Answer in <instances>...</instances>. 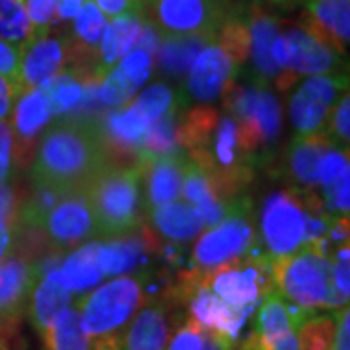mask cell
<instances>
[{"label":"cell","mask_w":350,"mask_h":350,"mask_svg":"<svg viewBox=\"0 0 350 350\" xmlns=\"http://www.w3.org/2000/svg\"><path fill=\"white\" fill-rule=\"evenodd\" d=\"M179 144L208 179L220 200H234L253 177L257 160L243 150L238 123L232 115L200 105L181 117Z\"/></svg>","instance_id":"6da1fadb"},{"label":"cell","mask_w":350,"mask_h":350,"mask_svg":"<svg viewBox=\"0 0 350 350\" xmlns=\"http://www.w3.org/2000/svg\"><path fill=\"white\" fill-rule=\"evenodd\" d=\"M109 162L100 119L68 115L41 140L33 179L39 187L61 193L84 191Z\"/></svg>","instance_id":"7a4b0ae2"},{"label":"cell","mask_w":350,"mask_h":350,"mask_svg":"<svg viewBox=\"0 0 350 350\" xmlns=\"http://www.w3.org/2000/svg\"><path fill=\"white\" fill-rule=\"evenodd\" d=\"M142 175L135 163L109 162L84 189L98 238H121L142 228Z\"/></svg>","instance_id":"3957f363"},{"label":"cell","mask_w":350,"mask_h":350,"mask_svg":"<svg viewBox=\"0 0 350 350\" xmlns=\"http://www.w3.org/2000/svg\"><path fill=\"white\" fill-rule=\"evenodd\" d=\"M271 278L276 294L300 310H340L349 306V301L342 300L333 288L329 257L317 253L310 245H304L296 253L284 257H273Z\"/></svg>","instance_id":"277c9868"},{"label":"cell","mask_w":350,"mask_h":350,"mask_svg":"<svg viewBox=\"0 0 350 350\" xmlns=\"http://www.w3.org/2000/svg\"><path fill=\"white\" fill-rule=\"evenodd\" d=\"M226 109L236 119L243 150L257 162L271 150L280 133V105L267 86H241L230 80L222 90Z\"/></svg>","instance_id":"5b68a950"},{"label":"cell","mask_w":350,"mask_h":350,"mask_svg":"<svg viewBox=\"0 0 350 350\" xmlns=\"http://www.w3.org/2000/svg\"><path fill=\"white\" fill-rule=\"evenodd\" d=\"M146 276H119L78 301L82 329L90 338L119 335L144 301Z\"/></svg>","instance_id":"8992f818"},{"label":"cell","mask_w":350,"mask_h":350,"mask_svg":"<svg viewBox=\"0 0 350 350\" xmlns=\"http://www.w3.org/2000/svg\"><path fill=\"white\" fill-rule=\"evenodd\" d=\"M232 8L228 0H142L140 14L160 38L214 41Z\"/></svg>","instance_id":"52a82bcc"},{"label":"cell","mask_w":350,"mask_h":350,"mask_svg":"<svg viewBox=\"0 0 350 350\" xmlns=\"http://www.w3.org/2000/svg\"><path fill=\"white\" fill-rule=\"evenodd\" d=\"M200 282L202 286L211 288L228 306L251 312L269 292H273L271 259L267 253L250 251L236 261L226 262L206 275H200Z\"/></svg>","instance_id":"ba28073f"},{"label":"cell","mask_w":350,"mask_h":350,"mask_svg":"<svg viewBox=\"0 0 350 350\" xmlns=\"http://www.w3.org/2000/svg\"><path fill=\"white\" fill-rule=\"evenodd\" d=\"M251 202L243 197L232 200L230 213L213 228H208L195 245L193 265L200 275H206L226 262L247 255L255 245L250 220Z\"/></svg>","instance_id":"9c48e42d"},{"label":"cell","mask_w":350,"mask_h":350,"mask_svg":"<svg viewBox=\"0 0 350 350\" xmlns=\"http://www.w3.org/2000/svg\"><path fill=\"white\" fill-rule=\"evenodd\" d=\"M273 59L280 70L278 88L284 90L301 75H331L342 68V55L313 38L304 27L278 33L273 43Z\"/></svg>","instance_id":"30bf717a"},{"label":"cell","mask_w":350,"mask_h":350,"mask_svg":"<svg viewBox=\"0 0 350 350\" xmlns=\"http://www.w3.org/2000/svg\"><path fill=\"white\" fill-rule=\"evenodd\" d=\"M308 216L310 208L301 199L300 191H278L265 200L261 232L271 259L296 253L306 245Z\"/></svg>","instance_id":"8fae6325"},{"label":"cell","mask_w":350,"mask_h":350,"mask_svg":"<svg viewBox=\"0 0 350 350\" xmlns=\"http://www.w3.org/2000/svg\"><path fill=\"white\" fill-rule=\"evenodd\" d=\"M349 92V75H317L306 80L290 101V117L298 135L321 131L329 113Z\"/></svg>","instance_id":"7c38bea8"},{"label":"cell","mask_w":350,"mask_h":350,"mask_svg":"<svg viewBox=\"0 0 350 350\" xmlns=\"http://www.w3.org/2000/svg\"><path fill=\"white\" fill-rule=\"evenodd\" d=\"M38 232L45 236L57 253H63L82 241L96 238V222L84 191L64 193L45 214Z\"/></svg>","instance_id":"4fadbf2b"},{"label":"cell","mask_w":350,"mask_h":350,"mask_svg":"<svg viewBox=\"0 0 350 350\" xmlns=\"http://www.w3.org/2000/svg\"><path fill=\"white\" fill-rule=\"evenodd\" d=\"M41 275L39 262L29 257L8 255L0 262V327L16 331L24 306Z\"/></svg>","instance_id":"5bb4252c"},{"label":"cell","mask_w":350,"mask_h":350,"mask_svg":"<svg viewBox=\"0 0 350 350\" xmlns=\"http://www.w3.org/2000/svg\"><path fill=\"white\" fill-rule=\"evenodd\" d=\"M238 64L216 41L206 43L191 64L187 78L189 94L195 100L208 103L222 96L224 86L234 80Z\"/></svg>","instance_id":"9a60e30c"},{"label":"cell","mask_w":350,"mask_h":350,"mask_svg":"<svg viewBox=\"0 0 350 350\" xmlns=\"http://www.w3.org/2000/svg\"><path fill=\"white\" fill-rule=\"evenodd\" d=\"M300 27L345 57L349 49L350 0H306Z\"/></svg>","instance_id":"2e32d148"},{"label":"cell","mask_w":350,"mask_h":350,"mask_svg":"<svg viewBox=\"0 0 350 350\" xmlns=\"http://www.w3.org/2000/svg\"><path fill=\"white\" fill-rule=\"evenodd\" d=\"M66 61V41L49 33L33 36L20 47V86L22 92L43 86Z\"/></svg>","instance_id":"e0dca14e"},{"label":"cell","mask_w":350,"mask_h":350,"mask_svg":"<svg viewBox=\"0 0 350 350\" xmlns=\"http://www.w3.org/2000/svg\"><path fill=\"white\" fill-rule=\"evenodd\" d=\"M39 267L41 275L29 294V317L39 335H43L47 327L55 321V317L70 306L72 292H68L61 282L55 259L39 261Z\"/></svg>","instance_id":"ac0fdd59"},{"label":"cell","mask_w":350,"mask_h":350,"mask_svg":"<svg viewBox=\"0 0 350 350\" xmlns=\"http://www.w3.org/2000/svg\"><path fill=\"white\" fill-rule=\"evenodd\" d=\"M185 165L187 154L179 150L138 167L140 175L146 177V213L181 197Z\"/></svg>","instance_id":"d6986e66"},{"label":"cell","mask_w":350,"mask_h":350,"mask_svg":"<svg viewBox=\"0 0 350 350\" xmlns=\"http://www.w3.org/2000/svg\"><path fill=\"white\" fill-rule=\"evenodd\" d=\"M158 239L148 232V228H142V234H129L121 238H113L107 243H100L98 250V262L101 273L105 276H121L138 271L146 257L156 250Z\"/></svg>","instance_id":"ffe728a7"},{"label":"cell","mask_w":350,"mask_h":350,"mask_svg":"<svg viewBox=\"0 0 350 350\" xmlns=\"http://www.w3.org/2000/svg\"><path fill=\"white\" fill-rule=\"evenodd\" d=\"M245 24L250 33V57L253 64V78L257 84L267 86L271 78L278 75V66L273 59V43L278 38V20L275 16L251 6L245 12Z\"/></svg>","instance_id":"44dd1931"},{"label":"cell","mask_w":350,"mask_h":350,"mask_svg":"<svg viewBox=\"0 0 350 350\" xmlns=\"http://www.w3.org/2000/svg\"><path fill=\"white\" fill-rule=\"evenodd\" d=\"M187 306L189 317L195 319L202 329L218 331L234 340L238 338L241 327L245 325V319L251 313L247 310H238V308L228 306L206 286L197 288L187 300Z\"/></svg>","instance_id":"7402d4cb"},{"label":"cell","mask_w":350,"mask_h":350,"mask_svg":"<svg viewBox=\"0 0 350 350\" xmlns=\"http://www.w3.org/2000/svg\"><path fill=\"white\" fill-rule=\"evenodd\" d=\"M170 338V304L152 300L144 306L121 335L123 350H165Z\"/></svg>","instance_id":"603a6c76"},{"label":"cell","mask_w":350,"mask_h":350,"mask_svg":"<svg viewBox=\"0 0 350 350\" xmlns=\"http://www.w3.org/2000/svg\"><path fill=\"white\" fill-rule=\"evenodd\" d=\"M185 100L177 101L167 111L160 115L140 138L135 154V165L142 167L156 158L170 156L181 150L179 144V125H181V107Z\"/></svg>","instance_id":"cb8c5ba5"},{"label":"cell","mask_w":350,"mask_h":350,"mask_svg":"<svg viewBox=\"0 0 350 350\" xmlns=\"http://www.w3.org/2000/svg\"><path fill=\"white\" fill-rule=\"evenodd\" d=\"M333 146L323 131L312 135H296L286 152V170L290 179L306 191L317 187V165L327 148Z\"/></svg>","instance_id":"d4e9b609"},{"label":"cell","mask_w":350,"mask_h":350,"mask_svg":"<svg viewBox=\"0 0 350 350\" xmlns=\"http://www.w3.org/2000/svg\"><path fill=\"white\" fill-rule=\"evenodd\" d=\"M140 27H142V14L140 12L117 16V18H113L111 24L105 25L100 41V49H98L100 80H103V76L137 45Z\"/></svg>","instance_id":"484cf974"},{"label":"cell","mask_w":350,"mask_h":350,"mask_svg":"<svg viewBox=\"0 0 350 350\" xmlns=\"http://www.w3.org/2000/svg\"><path fill=\"white\" fill-rule=\"evenodd\" d=\"M154 228L163 238L185 243L206 228L200 213L189 202H167L148 213Z\"/></svg>","instance_id":"4316f807"},{"label":"cell","mask_w":350,"mask_h":350,"mask_svg":"<svg viewBox=\"0 0 350 350\" xmlns=\"http://www.w3.org/2000/svg\"><path fill=\"white\" fill-rule=\"evenodd\" d=\"M183 197L189 200V204H193L202 216L204 226L213 228L216 226L226 214L230 213L232 200L226 202L220 200L214 195L213 187L208 183V179L200 172L195 163L187 158V165H185V175H183V187H181Z\"/></svg>","instance_id":"83f0119b"},{"label":"cell","mask_w":350,"mask_h":350,"mask_svg":"<svg viewBox=\"0 0 350 350\" xmlns=\"http://www.w3.org/2000/svg\"><path fill=\"white\" fill-rule=\"evenodd\" d=\"M98 250H100V241H90L72 251L59 267L61 282L68 292L84 294L105 276L98 262Z\"/></svg>","instance_id":"f1b7e54d"},{"label":"cell","mask_w":350,"mask_h":350,"mask_svg":"<svg viewBox=\"0 0 350 350\" xmlns=\"http://www.w3.org/2000/svg\"><path fill=\"white\" fill-rule=\"evenodd\" d=\"M51 117L53 115H51L49 103L41 88L25 90L18 96L14 109V131L22 140L24 150L29 148L31 140L43 131V126L49 123Z\"/></svg>","instance_id":"f546056e"},{"label":"cell","mask_w":350,"mask_h":350,"mask_svg":"<svg viewBox=\"0 0 350 350\" xmlns=\"http://www.w3.org/2000/svg\"><path fill=\"white\" fill-rule=\"evenodd\" d=\"M337 319L335 313H313L298 310L294 315V333L300 350H333Z\"/></svg>","instance_id":"4dcf8cb0"},{"label":"cell","mask_w":350,"mask_h":350,"mask_svg":"<svg viewBox=\"0 0 350 350\" xmlns=\"http://www.w3.org/2000/svg\"><path fill=\"white\" fill-rule=\"evenodd\" d=\"M47 350H94V342L82 329L78 308H66L41 335Z\"/></svg>","instance_id":"1f68e13d"},{"label":"cell","mask_w":350,"mask_h":350,"mask_svg":"<svg viewBox=\"0 0 350 350\" xmlns=\"http://www.w3.org/2000/svg\"><path fill=\"white\" fill-rule=\"evenodd\" d=\"M86 84L90 82H86L75 68H68V70H59L39 88L45 92L51 115H64V113L72 111L80 103Z\"/></svg>","instance_id":"d6a6232c"},{"label":"cell","mask_w":350,"mask_h":350,"mask_svg":"<svg viewBox=\"0 0 350 350\" xmlns=\"http://www.w3.org/2000/svg\"><path fill=\"white\" fill-rule=\"evenodd\" d=\"M158 45V61L167 75L181 76L191 68L200 49L211 43L204 38H162Z\"/></svg>","instance_id":"836d02e7"},{"label":"cell","mask_w":350,"mask_h":350,"mask_svg":"<svg viewBox=\"0 0 350 350\" xmlns=\"http://www.w3.org/2000/svg\"><path fill=\"white\" fill-rule=\"evenodd\" d=\"M29 38H33V27L24 0H0V39L22 47Z\"/></svg>","instance_id":"e575fe53"},{"label":"cell","mask_w":350,"mask_h":350,"mask_svg":"<svg viewBox=\"0 0 350 350\" xmlns=\"http://www.w3.org/2000/svg\"><path fill=\"white\" fill-rule=\"evenodd\" d=\"M349 121H350V100L349 92L340 96L337 105L333 107V111L329 113L325 125H323V133H325L327 140L337 146V148H349Z\"/></svg>","instance_id":"d590c367"},{"label":"cell","mask_w":350,"mask_h":350,"mask_svg":"<svg viewBox=\"0 0 350 350\" xmlns=\"http://www.w3.org/2000/svg\"><path fill=\"white\" fill-rule=\"evenodd\" d=\"M181 100H183L181 94H177V92L170 90L163 84H154V86L146 88L135 100V103L150 117L152 121H156L160 115H163L172 105H175L177 101Z\"/></svg>","instance_id":"8d00e7d4"},{"label":"cell","mask_w":350,"mask_h":350,"mask_svg":"<svg viewBox=\"0 0 350 350\" xmlns=\"http://www.w3.org/2000/svg\"><path fill=\"white\" fill-rule=\"evenodd\" d=\"M115 68L125 76L131 86L138 90L152 72V55L144 49L129 51Z\"/></svg>","instance_id":"74e56055"},{"label":"cell","mask_w":350,"mask_h":350,"mask_svg":"<svg viewBox=\"0 0 350 350\" xmlns=\"http://www.w3.org/2000/svg\"><path fill=\"white\" fill-rule=\"evenodd\" d=\"M331 261V276H333V288L342 300L349 301L350 294V255L349 241L338 243L333 255L329 257Z\"/></svg>","instance_id":"f35d334b"},{"label":"cell","mask_w":350,"mask_h":350,"mask_svg":"<svg viewBox=\"0 0 350 350\" xmlns=\"http://www.w3.org/2000/svg\"><path fill=\"white\" fill-rule=\"evenodd\" d=\"M27 18L33 27V36H41L49 31L51 24L55 22V8L57 0H24Z\"/></svg>","instance_id":"ab89813d"},{"label":"cell","mask_w":350,"mask_h":350,"mask_svg":"<svg viewBox=\"0 0 350 350\" xmlns=\"http://www.w3.org/2000/svg\"><path fill=\"white\" fill-rule=\"evenodd\" d=\"M202 349V327L187 317V321L175 331L167 350H200Z\"/></svg>","instance_id":"60d3db41"},{"label":"cell","mask_w":350,"mask_h":350,"mask_svg":"<svg viewBox=\"0 0 350 350\" xmlns=\"http://www.w3.org/2000/svg\"><path fill=\"white\" fill-rule=\"evenodd\" d=\"M0 75L8 78L14 86L18 88V92L22 94V86H20V47H16L12 43H6L4 39H0Z\"/></svg>","instance_id":"b9f144b4"},{"label":"cell","mask_w":350,"mask_h":350,"mask_svg":"<svg viewBox=\"0 0 350 350\" xmlns=\"http://www.w3.org/2000/svg\"><path fill=\"white\" fill-rule=\"evenodd\" d=\"M12 146L14 133L12 125L6 121H0V185L6 181L12 165Z\"/></svg>","instance_id":"7bdbcfd3"},{"label":"cell","mask_w":350,"mask_h":350,"mask_svg":"<svg viewBox=\"0 0 350 350\" xmlns=\"http://www.w3.org/2000/svg\"><path fill=\"white\" fill-rule=\"evenodd\" d=\"M100 12L107 18H117L123 14L140 12L142 0H94Z\"/></svg>","instance_id":"ee69618b"},{"label":"cell","mask_w":350,"mask_h":350,"mask_svg":"<svg viewBox=\"0 0 350 350\" xmlns=\"http://www.w3.org/2000/svg\"><path fill=\"white\" fill-rule=\"evenodd\" d=\"M335 319H337V331H335V347L333 350H350V331H349V306L335 310Z\"/></svg>","instance_id":"f6af8a7d"},{"label":"cell","mask_w":350,"mask_h":350,"mask_svg":"<svg viewBox=\"0 0 350 350\" xmlns=\"http://www.w3.org/2000/svg\"><path fill=\"white\" fill-rule=\"evenodd\" d=\"M200 350H239L236 340L218 331L202 329V349Z\"/></svg>","instance_id":"bcb514c9"},{"label":"cell","mask_w":350,"mask_h":350,"mask_svg":"<svg viewBox=\"0 0 350 350\" xmlns=\"http://www.w3.org/2000/svg\"><path fill=\"white\" fill-rule=\"evenodd\" d=\"M18 96H20L18 88L14 86L8 78H4V76L0 75V121L8 119L10 109H12V103L18 100Z\"/></svg>","instance_id":"7dc6e473"},{"label":"cell","mask_w":350,"mask_h":350,"mask_svg":"<svg viewBox=\"0 0 350 350\" xmlns=\"http://www.w3.org/2000/svg\"><path fill=\"white\" fill-rule=\"evenodd\" d=\"M84 0H57V8H55V18L59 22H68L75 20L76 14L80 10Z\"/></svg>","instance_id":"c3c4849f"},{"label":"cell","mask_w":350,"mask_h":350,"mask_svg":"<svg viewBox=\"0 0 350 350\" xmlns=\"http://www.w3.org/2000/svg\"><path fill=\"white\" fill-rule=\"evenodd\" d=\"M94 350H123L121 349V335L96 338V342H94Z\"/></svg>","instance_id":"681fc988"},{"label":"cell","mask_w":350,"mask_h":350,"mask_svg":"<svg viewBox=\"0 0 350 350\" xmlns=\"http://www.w3.org/2000/svg\"><path fill=\"white\" fill-rule=\"evenodd\" d=\"M10 238H12V236H10V226H8V222L0 220V262L6 257V253H8Z\"/></svg>","instance_id":"f907efd6"},{"label":"cell","mask_w":350,"mask_h":350,"mask_svg":"<svg viewBox=\"0 0 350 350\" xmlns=\"http://www.w3.org/2000/svg\"><path fill=\"white\" fill-rule=\"evenodd\" d=\"M269 2H276V4H288V2H294V0H269Z\"/></svg>","instance_id":"816d5d0a"}]
</instances>
